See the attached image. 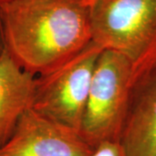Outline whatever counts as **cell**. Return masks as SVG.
I'll return each instance as SVG.
<instances>
[{
    "instance_id": "5b68a950",
    "label": "cell",
    "mask_w": 156,
    "mask_h": 156,
    "mask_svg": "<svg viewBox=\"0 0 156 156\" xmlns=\"http://www.w3.org/2000/svg\"><path fill=\"white\" fill-rule=\"evenodd\" d=\"M92 151L78 131L31 108L20 118L0 156H89Z\"/></svg>"
},
{
    "instance_id": "8fae6325",
    "label": "cell",
    "mask_w": 156,
    "mask_h": 156,
    "mask_svg": "<svg viewBox=\"0 0 156 156\" xmlns=\"http://www.w3.org/2000/svg\"><path fill=\"white\" fill-rule=\"evenodd\" d=\"M13 0H0V5L1 4H5V3H8V2H11Z\"/></svg>"
},
{
    "instance_id": "6da1fadb",
    "label": "cell",
    "mask_w": 156,
    "mask_h": 156,
    "mask_svg": "<svg viewBox=\"0 0 156 156\" xmlns=\"http://www.w3.org/2000/svg\"><path fill=\"white\" fill-rule=\"evenodd\" d=\"M86 0H13L0 5L5 49L23 70L37 76L92 43Z\"/></svg>"
},
{
    "instance_id": "9c48e42d",
    "label": "cell",
    "mask_w": 156,
    "mask_h": 156,
    "mask_svg": "<svg viewBox=\"0 0 156 156\" xmlns=\"http://www.w3.org/2000/svg\"><path fill=\"white\" fill-rule=\"evenodd\" d=\"M5 50V43H4V37H3V30L1 25V19H0V56Z\"/></svg>"
},
{
    "instance_id": "30bf717a",
    "label": "cell",
    "mask_w": 156,
    "mask_h": 156,
    "mask_svg": "<svg viewBox=\"0 0 156 156\" xmlns=\"http://www.w3.org/2000/svg\"><path fill=\"white\" fill-rule=\"evenodd\" d=\"M86 1H87V2L89 3V5L92 6V5H94V4H95V1H96V0H86Z\"/></svg>"
},
{
    "instance_id": "ba28073f",
    "label": "cell",
    "mask_w": 156,
    "mask_h": 156,
    "mask_svg": "<svg viewBox=\"0 0 156 156\" xmlns=\"http://www.w3.org/2000/svg\"><path fill=\"white\" fill-rule=\"evenodd\" d=\"M89 156H126L120 141H105L93 149Z\"/></svg>"
},
{
    "instance_id": "7a4b0ae2",
    "label": "cell",
    "mask_w": 156,
    "mask_h": 156,
    "mask_svg": "<svg viewBox=\"0 0 156 156\" xmlns=\"http://www.w3.org/2000/svg\"><path fill=\"white\" fill-rule=\"evenodd\" d=\"M92 42L131 62V90L156 68V0H96L91 6Z\"/></svg>"
},
{
    "instance_id": "277c9868",
    "label": "cell",
    "mask_w": 156,
    "mask_h": 156,
    "mask_svg": "<svg viewBox=\"0 0 156 156\" xmlns=\"http://www.w3.org/2000/svg\"><path fill=\"white\" fill-rule=\"evenodd\" d=\"M102 50L92 42L59 66L36 76L34 109L80 133L91 79Z\"/></svg>"
},
{
    "instance_id": "8992f818",
    "label": "cell",
    "mask_w": 156,
    "mask_h": 156,
    "mask_svg": "<svg viewBox=\"0 0 156 156\" xmlns=\"http://www.w3.org/2000/svg\"><path fill=\"white\" fill-rule=\"evenodd\" d=\"M120 142L126 156H156V68L132 88Z\"/></svg>"
},
{
    "instance_id": "3957f363",
    "label": "cell",
    "mask_w": 156,
    "mask_h": 156,
    "mask_svg": "<svg viewBox=\"0 0 156 156\" xmlns=\"http://www.w3.org/2000/svg\"><path fill=\"white\" fill-rule=\"evenodd\" d=\"M131 62L122 54L103 49L95 63L80 134L93 149L120 141L131 97Z\"/></svg>"
},
{
    "instance_id": "52a82bcc",
    "label": "cell",
    "mask_w": 156,
    "mask_h": 156,
    "mask_svg": "<svg viewBox=\"0 0 156 156\" xmlns=\"http://www.w3.org/2000/svg\"><path fill=\"white\" fill-rule=\"evenodd\" d=\"M35 90L36 76L23 70L5 49L0 56V149L33 107Z\"/></svg>"
}]
</instances>
